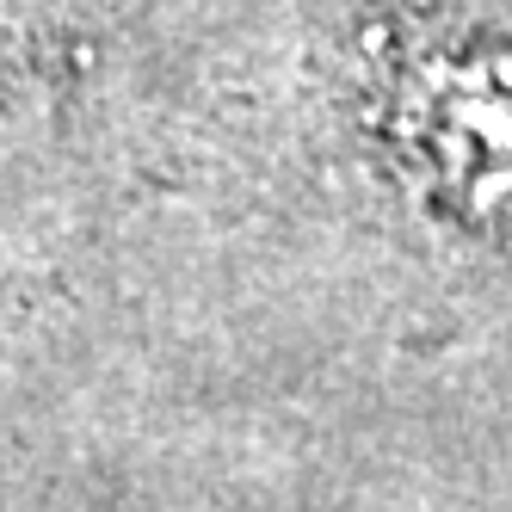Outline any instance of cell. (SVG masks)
<instances>
[{
  "instance_id": "obj_1",
  "label": "cell",
  "mask_w": 512,
  "mask_h": 512,
  "mask_svg": "<svg viewBox=\"0 0 512 512\" xmlns=\"http://www.w3.org/2000/svg\"><path fill=\"white\" fill-rule=\"evenodd\" d=\"M377 136L408 192L463 229H512V38L414 25L377 62Z\"/></svg>"
}]
</instances>
